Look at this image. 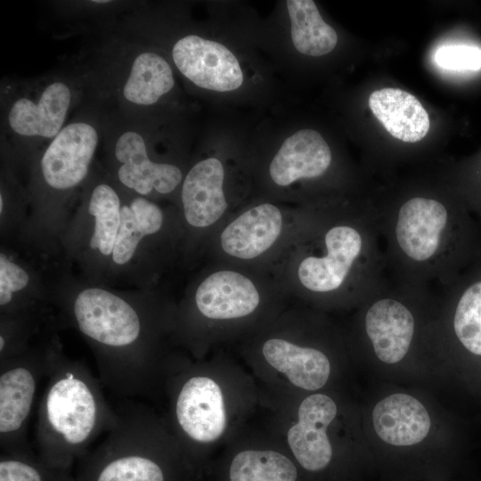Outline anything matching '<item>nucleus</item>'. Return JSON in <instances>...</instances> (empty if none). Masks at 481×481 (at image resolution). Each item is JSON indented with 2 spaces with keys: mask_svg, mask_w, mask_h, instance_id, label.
I'll return each mask as SVG.
<instances>
[{
  "mask_svg": "<svg viewBox=\"0 0 481 481\" xmlns=\"http://www.w3.org/2000/svg\"><path fill=\"white\" fill-rule=\"evenodd\" d=\"M54 306L89 345L107 389L122 400L151 393L159 317L148 294L88 282L76 291H61Z\"/></svg>",
  "mask_w": 481,
  "mask_h": 481,
  "instance_id": "nucleus-1",
  "label": "nucleus"
},
{
  "mask_svg": "<svg viewBox=\"0 0 481 481\" xmlns=\"http://www.w3.org/2000/svg\"><path fill=\"white\" fill-rule=\"evenodd\" d=\"M37 409L35 438L43 457L64 462L81 454L114 425L116 408L108 403L100 379L58 343Z\"/></svg>",
  "mask_w": 481,
  "mask_h": 481,
  "instance_id": "nucleus-2",
  "label": "nucleus"
},
{
  "mask_svg": "<svg viewBox=\"0 0 481 481\" xmlns=\"http://www.w3.org/2000/svg\"><path fill=\"white\" fill-rule=\"evenodd\" d=\"M58 343L54 338L33 343L0 361V444L4 452L26 450L34 403Z\"/></svg>",
  "mask_w": 481,
  "mask_h": 481,
  "instance_id": "nucleus-3",
  "label": "nucleus"
},
{
  "mask_svg": "<svg viewBox=\"0 0 481 481\" xmlns=\"http://www.w3.org/2000/svg\"><path fill=\"white\" fill-rule=\"evenodd\" d=\"M122 200L106 183L92 190L86 204L63 232L67 256L77 261L91 280L107 276L120 224Z\"/></svg>",
  "mask_w": 481,
  "mask_h": 481,
  "instance_id": "nucleus-4",
  "label": "nucleus"
},
{
  "mask_svg": "<svg viewBox=\"0 0 481 481\" xmlns=\"http://www.w3.org/2000/svg\"><path fill=\"white\" fill-rule=\"evenodd\" d=\"M172 57L179 71L199 87L230 92L243 83L238 59L219 42L188 35L175 44Z\"/></svg>",
  "mask_w": 481,
  "mask_h": 481,
  "instance_id": "nucleus-5",
  "label": "nucleus"
},
{
  "mask_svg": "<svg viewBox=\"0 0 481 481\" xmlns=\"http://www.w3.org/2000/svg\"><path fill=\"white\" fill-rule=\"evenodd\" d=\"M97 143V132L87 123H71L62 128L40 161L45 183L56 191L80 184L88 174Z\"/></svg>",
  "mask_w": 481,
  "mask_h": 481,
  "instance_id": "nucleus-6",
  "label": "nucleus"
},
{
  "mask_svg": "<svg viewBox=\"0 0 481 481\" xmlns=\"http://www.w3.org/2000/svg\"><path fill=\"white\" fill-rule=\"evenodd\" d=\"M165 215L155 202L143 196L122 200L120 224L107 276L127 275L140 268L143 254L164 228ZM147 254V253H146Z\"/></svg>",
  "mask_w": 481,
  "mask_h": 481,
  "instance_id": "nucleus-7",
  "label": "nucleus"
},
{
  "mask_svg": "<svg viewBox=\"0 0 481 481\" xmlns=\"http://www.w3.org/2000/svg\"><path fill=\"white\" fill-rule=\"evenodd\" d=\"M174 414L182 433L195 443H211L225 429L222 391L208 377L196 375L183 383L175 396Z\"/></svg>",
  "mask_w": 481,
  "mask_h": 481,
  "instance_id": "nucleus-8",
  "label": "nucleus"
},
{
  "mask_svg": "<svg viewBox=\"0 0 481 481\" xmlns=\"http://www.w3.org/2000/svg\"><path fill=\"white\" fill-rule=\"evenodd\" d=\"M115 157L120 164L117 172L119 182L139 196L146 198L153 192L167 195L182 183L181 169L173 164L152 161L143 138L136 132L120 135Z\"/></svg>",
  "mask_w": 481,
  "mask_h": 481,
  "instance_id": "nucleus-9",
  "label": "nucleus"
},
{
  "mask_svg": "<svg viewBox=\"0 0 481 481\" xmlns=\"http://www.w3.org/2000/svg\"><path fill=\"white\" fill-rule=\"evenodd\" d=\"M256 283L233 270H218L206 276L193 293L195 308L212 320H229L252 314L260 304Z\"/></svg>",
  "mask_w": 481,
  "mask_h": 481,
  "instance_id": "nucleus-10",
  "label": "nucleus"
},
{
  "mask_svg": "<svg viewBox=\"0 0 481 481\" xmlns=\"http://www.w3.org/2000/svg\"><path fill=\"white\" fill-rule=\"evenodd\" d=\"M327 253L324 257H307L298 266L301 285L314 292H329L338 289L362 249V237L353 227L338 225L325 235Z\"/></svg>",
  "mask_w": 481,
  "mask_h": 481,
  "instance_id": "nucleus-11",
  "label": "nucleus"
},
{
  "mask_svg": "<svg viewBox=\"0 0 481 481\" xmlns=\"http://www.w3.org/2000/svg\"><path fill=\"white\" fill-rule=\"evenodd\" d=\"M337 406L322 394L303 400L298 408V422L288 431V443L296 459L307 470L324 469L332 456L326 428L334 420Z\"/></svg>",
  "mask_w": 481,
  "mask_h": 481,
  "instance_id": "nucleus-12",
  "label": "nucleus"
},
{
  "mask_svg": "<svg viewBox=\"0 0 481 481\" xmlns=\"http://www.w3.org/2000/svg\"><path fill=\"white\" fill-rule=\"evenodd\" d=\"M224 167L209 157L197 162L186 174L181 189V203L186 224L196 229L214 225L224 214Z\"/></svg>",
  "mask_w": 481,
  "mask_h": 481,
  "instance_id": "nucleus-13",
  "label": "nucleus"
},
{
  "mask_svg": "<svg viewBox=\"0 0 481 481\" xmlns=\"http://www.w3.org/2000/svg\"><path fill=\"white\" fill-rule=\"evenodd\" d=\"M283 228L281 211L262 203L240 214L222 231L220 245L228 256L252 260L265 254L277 241Z\"/></svg>",
  "mask_w": 481,
  "mask_h": 481,
  "instance_id": "nucleus-14",
  "label": "nucleus"
},
{
  "mask_svg": "<svg viewBox=\"0 0 481 481\" xmlns=\"http://www.w3.org/2000/svg\"><path fill=\"white\" fill-rule=\"evenodd\" d=\"M331 159L330 149L319 132L301 129L284 140L269 165V175L276 185L286 187L322 175Z\"/></svg>",
  "mask_w": 481,
  "mask_h": 481,
  "instance_id": "nucleus-15",
  "label": "nucleus"
},
{
  "mask_svg": "<svg viewBox=\"0 0 481 481\" xmlns=\"http://www.w3.org/2000/svg\"><path fill=\"white\" fill-rule=\"evenodd\" d=\"M447 211L435 200L412 198L401 207L396 238L403 251L412 259L424 261L436 251Z\"/></svg>",
  "mask_w": 481,
  "mask_h": 481,
  "instance_id": "nucleus-16",
  "label": "nucleus"
},
{
  "mask_svg": "<svg viewBox=\"0 0 481 481\" xmlns=\"http://www.w3.org/2000/svg\"><path fill=\"white\" fill-rule=\"evenodd\" d=\"M366 331L378 358L387 363L401 361L410 347L414 321L411 312L394 299H381L367 312Z\"/></svg>",
  "mask_w": 481,
  "mask_h": 481,
  "instance_id": "nucleus-17",
  "label": "nucleus"
},
{
  "mask_svg": "<svg viewBox=\"0 0 481 481\" xmlns=\"http://www.w3.org/2000/svg\"><path fill=\"white\" fill-rule=\"evenodd\" d=\"M70 97V90L64 83H52L37 102L28 98L17 100L9 111V125L20 135L53 138L61 130Z\"/></svg>",
  "mask_w": 481,
  "mask_h": 481,
  "instance_id": "nucleus-18",
  "label": "nucleus"
},
{
  "mask_svg": "<svg viewBox=\"0 0 481 481\" xmlns=\"http://www.w3.org/2000/svg\"><path fill=\"white\" fill-rule=\"evenodd\" d=\"M372 420L377 435L386 443L398 446L422 441L431 423L422 404L405 394H394L379 402Z\"/></svg>",
  "mask_w": 481,
  "mask_h": 481,
  "instance_id": "nucleus-19",
  "label": "nucleus"
},
{
  "mask_svg": "<svg viewBox=\"0 0 481 481\" xmlns=\"http://www.w3.org/2000/svg\"><path fill=\"white\" fill-rule=\"evenodd\" d=\"M369 107L385 129L395 138L416 143L429 130V118L420 101L399 88L387 87L372 92Z\"/></svg>",
  "mask_w": 481,
  "mask_h": 481,
  "instance_id": "nucleus-20",
  "label": "nucleus"
},
{
  "mask_svg": "<svg viewBox=\"0 0 481 481\" xmlns=\"http://www.w3.org/2000/svg\"><path fill=\"white\" fill-rule=\"evenodd\" d=\"M262 352L272 367L284 373L298 387L319 389L330 376V362L317 349L301 347L285 339L271 338L265 341Z\"/></svg>",
  "mask_w": 481,
  "mask_h": 481,
  "instance_id": "nucleus-21",
  "label": "nucleus"
},
{
  "mask_svg": "<svg viewBox=\"0 0 481 481\" xmlns=\"http://www.w3.org/2000/svg\"><path fill=\"white\" fill-rule=\"evenodd\" d=\"M286 5L292 43L298 52L317 57L335 48L337 32L323 20L314 1L288 0Z\"/></svg>",
  "mask_w": 481,
  "mask_h": 481,
  "instance_id": "nucleus-22",
  "label": "nucleus"
},
{
  "mask_svg": "<svg viewBox=\"0 0 481 481\" xmlns=\"http://www.w3.org/2000/svg\"><path fill=\"white\" fill-rule=\"evenodd\" d=\"M175 85L168 62L155 53H143L134 61L123 88L125 98L135 104L151 105L168 93Z\"/></svg>",
  "mask_w": 481,
  "mask_h": 481,
  "instance_id": "nucleus-23",
  "label": "nucleus"
},
{
  "mask_svg": "<svg viewBox=\"0 0 481 481\" xmlns=\"http://www.w3.org/2000/svg\"><path fill=\"white\" fill-rule=\"evenodd\" d=\"M297 469L284 455L273 451H244L230 467L231 481H295Z\"/></svg>",
  "mask_w": 481,
  "mask_h": 481,
  "instance_id": "nucleus-24",
  "label": "nucleus"
},
{
  "mask_svg": "<svg viewBox=\"0 0 481 481\" xmlns=\"http://www.w3.org/2000/svg\"><path fill=\"white\" fill-rule=\"evenodd\" d=\"M453 323L461 344L471 353L481 355V281L471 285L461 296Z\"/></svg>",
  "mask_w": 481,
  "mask_h": 481,
  "instance_id": "nucleus-25",
  "label": "nucleus"
},
{
  "mask_svg": "<svg viewBox=\"0 0 481 481\" xmlns=\"http://www.w3.org/2000/svg\"><path fill=\"white\" fill-rule=\"evenodd\" d=\"M435 61L444 69L477 71L481 69V49L467 45H443L436 50Z\"/></svg>",
  "mask_w": 481,
  "mask_h": 481,
  "instance_id": "nucleus-26",
  "label": "nucleus"
},
{
  "mask_svg": "<svg viewBox=\"0 0 481 481\" xmlns=\"http://www.w3.org/2000/svg\"><path fill=\"white\" fill-rule=\"evenodd\" d=\"M24 452H9L3 456L0 481H45L41 469L26 460Z\"/></svg>",
  "mask_w": 481,
  "mask_h": 481,
  "instance_id": "nucleus-27",
  "label": "nucleus"
},
{
  "mask_svg": "<svg viewBox=\"0 0 481 481\" xmlns=\"http://www.w3.org/2000/svg\"><path fill=\"white\" fill-rule=\"evenodd\" d=\"M94 3H102V4H104V3H109V1H94Z\"/></svg>",
  "mask_w": 481,
  "mask_h": 481,
  "instance_id": "nucleus-28",
  "label": "nucleus"
}]
</instances>
